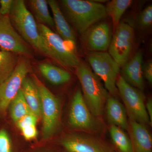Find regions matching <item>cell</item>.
<instances>
[{
    "label": "cell",
    "mask_w": 152,
    "mask_h": 152,
    "mask_svg": "<svg viewBox=\"0 0 152 152\" xmlns=\"http://www.w3.org/2000/svg\"><path fill=\"white\" fill-rule=\"evenodd\" d=\"M9 17L15 29L32 48L51 58L50 53L41 36L38 24L24 1H14Z\"/></svg>",
    "instance_id": "6da1fadb"
},
{
    "label": "cell",
    "mask_w": 152,
    "mask_h": 152,
    "mask_svg": "<svg viewBox=\"0 0 152 152\" xmlns=\"http://www.w3.org/2000/svg\"><path fill=\"white\" fill-rule=\"evenodd\" d=\"M61 3L71 24L80 34L107 16L105 6L94 1L62 0Z\"/></svg>",
    "instance_id": "7a4b0ae2"
},
{
    "label": "cell",
    "mask_w": 152,
    "mask_h": 152,
    "mask_svg": "<svg viewBox=\"0 0 152 152\" xmlns=\"http://www.w3.org/2000/svg\"><path fill=\"white\" fill-rule=\"evenodd\" d=\"M76 74L80 83L82 94L90 111L95 116H101L109 97L107 91L86 63L79 64L76 68Z\"/></svg>",
    "instance_id": "3957f363"
},
{
    "label": "cell",
    "mask_w": 152,
    "mask_h": 152,
    "mask_svg": "<svg viewBox=\"0 0 152 152\" xmlns=\"http://www.w3.org/2000/svg\"><path fill=\"white\" fill-rule=\"evenodd\" d=\"M32 80L37 87L40 96L43 137L45 139L49 138L56 132L60 125V101L34 74L33 75Z\"/></svg>",
    "instance_id": "277c9868"
},
{
    "label": "cell",
    "mask_w": 152,
    "mask_h": 152,
    "mask_svg": "<svg viewBox=\"0 0 152 152\" xmlns=\"http://www.w3.org/2000/svg\"><path fill=\"white\" fill-rule=\"evenodd\" d=\"M38 26L50 53L51 59L63 66L77 67L80 61L74 49L68 46L67 42L45 25L39 23Z\"/></svg>",
    "instance_id": "5b68a950"
},
{
    "label": "cell",
    "mask_w": 152,
    "mask_h": 152,
    "mask_svg": "<svg viewBox=\"0 0 152 152\" xmlns=\"http://www.w3.org/2000/svg\"><path fill=\"white\" fill-rule=\"evenodd\" d=\"M88 60L94 73L104 82L108 92L115 96L118 93L116 82L120 66L106 52H90Z\"/></svg>",
    "instance_id": "8992f818"
},
{
    "label": "cell",
    "mask_w": 152,
    "mask_h": 152,
    "mask_svg": "<svg viewBox=\"0 0 152 152\" xmlns=\"http://www.w3.org/2000/svg\"><path fill=\"white\" fill-rule=\"evenodd\" d=\"M116 86L130 119L144 125L150 124L144 95L140 90L130 85L122 76L118 77Z\"/></svg>",
    "instance_id": "52a82bcc"
},
{
    "label": "cell",
    "mask_w": 152,
    "mask_h": 152,
    "mask_svg": "<svg viewBox=\"0 0 152 152\" xmlns=\"http://www.w3.org/2000/svg\"><path fill=\"white\" fill-rule=\"evenodd\" d=\"M30 69L29 58L20 56L10 77L0 85V112H4L21 89L22 85Z\"/></svg>",
    "instance_id": "ba28073f"
},
{
    "label": "cell",
    "mask_w": 152,
    "mask_h": 152,
    "mask_svg": "<svg viewBox=\"0 0 152 152\" xmlns=\"http://www.w3.org/2000/svg\"><path fill=\"white\" fill-rule=\"evenodd\" d=\"M134 37L133 28L125 22L120 23L114 31L108 53L120 67H123L129 60L134 45Z\"/></svg>",
    "instance_id": "9c48e42d"
},
{
    "label": "cell",
    "mask_w": 152,
    "mask_h": 152,
    "mask_svg": "<svg viewBox=\"0 0 152 152\" xmlns=\"http://www.w3.org/2000/svg\"><path fill=\"white\" fill-rule=\"evenodd\" d=\"M0 48L28 58L34 56L31 47L15 29L9 15L0 16Z\"/></svg>",
    "instance_id": "30bf717a"
},
{
    "label": "cell",
    "mask_w": 152,
    "mask_h": 152,
    "mask_svg": "<svg viewBox=\"0 0 152 152\" xmlns=\"http://www.w3.org/2000/svg\"><path fill=\"white\" fill-rule=\"evenodd\" d=\"M69 122L73 128L85 130H93L96 123L85 102L82 91L78 89L74 95L69 116Z\"/></svg>",
    "instance_id": "8fae6325"
},
{
    "label": "cell",
    "mask_w": 152,
    "mask_h": 152,
    "mask_svg": "<svg viewBox=\"0 0 152 152\" xmlns=\"http://www.w3.org/2000/svg\"><path fill=\"white\" fill-rule=\"evenodd\" d=\"M81 35L83 45L90 52H106L112 38L111 29L106 22L95 24Z\"/></svg>",
    "instance_id": "7c38bea8"
},
{
    "label": "cell",
    "mask_w": 152,
    "mask_h": 152,
    "mask_svg": "<svg viewBox=\"0 0 152 152\" xmlns=\"http://www.w3.org/2000/svg\"><path fill=\"white\" fill-rule=\"evenodd\" d=\"M123 76L125 80L132 86L142 91L144 89L143 55L141 51L129 60L122 67Z\"/></svg>",
    "instance_id": "4fadbf2b"
},
{
    "label": "cell",
    "mask_w": 152,
    "mask_h": 152,
    "mask_svg": "<svg viewBox=\"0 0 152 152\" xmlns=\"http://www.w3.org/2000/svg\"><path fill=\"white\" fill-rule=\"evenodd\" d=\"M129 129L134 152H152V137L145 125L130 119Z\"/></svg>",
    "instance_id": "5bb4252c"
},
{
    "label": "cell",
    "mask_w": 152,
    "mask_h": 152,
    "mask_svg": "<svg viewBox=\"0 0 152 152\" xmlns=\"http://www.w3.org/2000/svg\"><path fill=\"white\" fill-rule=\"evenodd\" d=\"M47 1L53 14L57 34L64 40L75 45L76 38L75 32L64 15L58 2L54 0Z\"/></svg>",
    "instance_id": "9a60e30c"
},
{
    "label": "cell",
    "mask_w": 152,
    "mask_h": 152,
    "mask_svg": "<svg viewBox=\"0 0 152 152\" xmlns=\"http://www.w3.org/2000/svg\"><path fill=\"white\" fill-rule=\"evenodd\" d=\"M62 145L69 152H107L96 142L84 136H69L63 139Z\"/></svg>",
    "instance_id": "2e32d148"
},
{
    "label": "cell",
    "mask_w": 152,
    "mask_h": 152,
    "mask_svg": "<svg viewBox=\"0 0 152 152\" xmlns=\"http://www.w3.org/2000/svg\"><path fill=\"white\" fill-rule=\"evenodd\" d=\"M107 117L112 124L121 129L129 130L126 108L113 97L109 96L106 103Z\"/></svg>",
    "instance_id": "e0dca14e"
},
{
    "label": "cell",
    "mask_w": 152,
    "mask_h": 152,
    "mask_svg": "<svg viewBox=\"0 0 152 152\" xmlns=\"http://www.w3.org/2000/svg\"><path fill=\"white\" fill-rule=\"evenodd\" d=\"M21 90L31 112L39 118H40L42 117L40 96L32 79L26 77L23 82Z\"/></svg>",
    "instance_id": "ac0fdd59"
},
{
    "label": "cell",
    "mask_w": 152,
    "mask_h": 152,
    "mask_svg": "<svg viewBox=\"0 0 152 152\" xmlns=\"http://www.w3.org/2000/svg\"><path fill=\"white\" fill-rule=\"evenodd\" d=\"M37 67L41 75L52 84L62 85L71 80V75L69 72L54 65L41 63Z\"/></svg>",
    "instance_id": "d6986e66"
},
{
    "label": "cell",
    "mask_w": 152,
    "mask_h": 152,
    "mask_svg": "<svg viewBox=\"0 0 152 152\" xmlns=\"http://www.w3.org/2000/svg\"><path fill=\"white\" fill-rule=\"evenodd\" d=\"M28 3L34 15L33 16L39 22V23L45 25L52 30H55L54 23L49 11L48 1L46 0H30Z\"/></svg>",
    "instance_id": "ffe728a7"
},
{
    "label": "cell",
    "mask_w": 152,
    "mask_h": 152,
    "mask_svg": "<svg viewBox=\"0 0 152 152\" xmlns=\"http://www.w3.org/2000/svg\"><path fill=\"white\" fill-rule=\"evenodd\" d=\"M20 56L0 50V85L10 77L16 66Z\"/></svg>",
    "instance_id": "44dd1931"
},
{
    "label": "cell",
    "mask_w": 152,
    "mask_h": 152,
    "mask_svg": "<svg viewBox=\"0 0 152 152\" xmlns=\"http://www.w3.org/2000/svg\"><path fill=\"white\" fill-rule=\"evenodd\" d=\"M132 3V0H113L105 6L107 16L111 18L114 31L119 24L123 15Z\"/></svg>",
    "instance_id": "7402d4cb"
},
{
    "label": "cell",
    "mask_w": 152,
    "mask_h": 152,
    "mask_svg": "<svg viewBox=\"0 0 152 152\" xmlns=\"http://www.w3.org/2000/svg\"><path fill=\"white\" fill-rule=\"evenodd\" d=\"M110 133L112 140L121 152H134L132 141L122 129L111 125Z\"/></svg>",
    "instance_id": "603a6c76"
},
{
    "label": "cell",
    "mask_w": 152,
    "mask_h": 152,
    "mask_svg": "<svg viewBox=\"0 0 152 152\" xmlns=\"http://www.w3.org/2000/svg\"><path fill=\"white\" fill-rule=\"evenodd\" d=\"M10 106L11 117L15 123L23 117L32 113L26 102L21 89L14 98Z\"/></svg>",
    "instance_id": "cb8c5ba5"
},
{
    "label": "cell",
    "mask_w": 152,
    "mask_h": 152,
    "mask_svg": "<svg viewBox=\"0 0 152 152\" xmlns=\"http://www.w3.org/2000/svg\"><path fill=\"white\" fill-rule=\"evenodd\" d=\"M137 23L140 28H146L152 24V6L149 5L146 7L138 17Z\"/></svg>",
    "instance_id": "d4e9b609"
},
{
    "label": "cell",
    "mask_w": 152,
    "mask_h": 152,
    "mask_svg": "<svg viewBox=\"0 0 152 152\" xmlns=\"http://www.w3.org/2000/svg\"><path fill=\"white\" fill-rule=\"evenodd\" d=\"M38 119L39 118L37 116L31 113L23 117L17 121L16 124L17 127L21 130L27 127L33 125L36 126Z\"/></svg>",
    "instance_id": "484cf974"
},
{
    "label": "cell",
    "mask_w": 152,
    "mask_h": 152,
    "mask_svg": "<svg viewBox=\"0 0 152 152\" xmlns=\"http://www.w3.org/2000/svg\"><path fill=\"white\" fill-rule=\"evenodd\" d=\"M0 152H12L10 139L4 129L0 130Z\"/></svg>",
    "instance_id": "4316f807"
},
{
    "label": "cell",
    "mask_w": 152,
    "mask_h": 152,
    "mask_svg": "<svg viewBox=\"0 0 152 152\" xmlns=\"http://www.w3.org/2000/svg\"><path fill=\"white\" fill-rule=\"evenodd\" d=\"M24 138L27 140H32L36 138L38 135L36 126H30L21 130Z\"/></svg>",
    "instance_id": "83f0119b"
},
{
    "label": "cell",
    "mask_w": 152,
    "mask_h": 152,
    "mask_svg": "<svg viewBox=\"0 0 152 152\" xmlns=\"http://www.w3.org/2000/svg\"><path fill=\"white\" fill-rule=\"evenodd\" d=\"M14 2L13 0L0 1V16L9 15Z\"/></svg>",
    "instance_id": "f1b7e54d"
},
{
    "label": "cell",
    "mask_w": 152,
    "mask_h": 152,
    "mask_svg": "<svg viewBox=\"0 0 152 152\" xmlns=\"http://www.w3.org/2000/svg\"><path fill=\"white\" fill-rule=\"evenodd\" d=\"M143 73L150 84L152 83V62L149 61L143 66Z\"/></svg>",
    "instance_id": "f546056e"
},
{
    "label": "cell",
    "mask_w": 152,
    "mask_h": 152,
    "mask_svg": "<svg viewBox=\"0 0 152 152\" xmlns=\"http://www.w3.org/2000/svg\"><path fill=\"white\" fill-rule=\"evenodd\" d=\"M147 113L149 118L150 125L152 124V101L151 99L148 100L145 104Z\"/></svg>",
    "instance_id": "4dcf8cb0"
}]
</instances>
